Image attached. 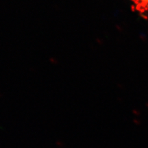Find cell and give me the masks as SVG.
<instances>
[{"label":"cell","instance_id":"cell-1","mask_svg":"<svg viewBox=\"0 0 148 148\" xmlns=\"http://www.w3.org/2000/svg\"><path fill=\"white\" fill-rule=\"evenodd\" d=\"M134 1H140V2L145 3V4H146V5H148V0H134Z\"/></svg>","mask_w":148,"mask_h":148}]
</instances>
